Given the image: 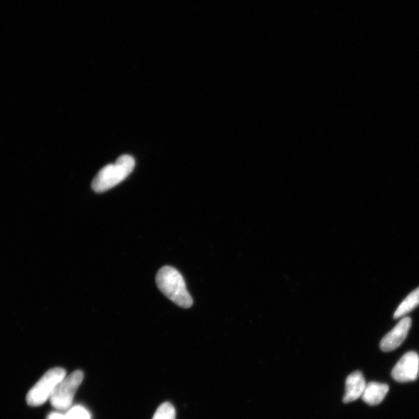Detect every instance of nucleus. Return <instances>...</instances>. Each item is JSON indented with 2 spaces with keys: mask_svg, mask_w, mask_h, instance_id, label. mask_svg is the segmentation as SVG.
<instances>
[{
  "mask_svg": "<svg viewBox=\"0 0 419 419\" xmlns=\"http://www.w3.org/2000/svg\"><path fill=\"white\" fill-rule=\"evenodd\" d=\"M419 371V357L415 352L405 354L393 369L392 378L398 382L414 381Z\"/></svg>",
  "mask_w": 419,
  "mask_h": 419,
  "instance_id": "5",
  "label": "nucleus"
},
{
  "mask_svg": "<svg viewBox=\"0 0 419 419\" xmlns=\"http://www.w3.org/2000/svg\"><path fill=\"white\" fill-rule=\"evenodd\" d=\"M389 391V386L386 383L370 382L366 383L362 399L366 404L377 405L382 403Z\"/></svg>",
  "mask_w": 419,
  "mask_h": 419,
  "instance_id": "8",
  "label": "nucleus"
},
{
  "mask_svg": "<svg viewBox=\"0 0 419 419\" xmlns=\"http://www.w3.org/2000/svg\"><path fill=\"white\" fill-rule=\"evenodd\" d=\"M366 386V383L361 372L356 371L350 374L346 382V394L344 403H350L362 397Z\"/></svg>",
  "mask_w": 419,
  "mask_h": 419,
  "instance_id": "7",
  "label": "nucleus"
},
{
  "mask_svg": "<svg viewBox=\"0 0 419 419\" xmlns=\"http://www.w3.org/2000/svg\"><path fill=\"white\" fill-rule=\"evenodd\" d=\"M48 419H65V415L60 413H51L49 415Z\"/></svg>",
  "mask_w": 419,
  "mask_h": 419,
  "instance_id": "12",
  "label": "nucleus"
},
{
  "mask_svg": "<svg viewBox=\"0 0 419 419\" xmlns=\"http://www.w3.org/2000/svg\"><path fill=\"white\" fill-rule=\"evenodd\" d=\"M135 166L134 159L129 155L120 157L113 164L102 168L93 179L92 187L97 193L105 192L121 184Z\"/></svg>",
  "mask_w": 419,
  "mask_h": 419,
  "instance_id": "2",
  "label": "nucleus"
},
{
  "mask_svg": "<svg viewBox=\"0 0 419 419\" xmlns=\"http://www.w3.org/2000/svg\"><path fill=\"white\" fill-rule=\"evenodd\" d=\"M65 419H90V413L82 406H75L65 415Z\"/></svg>",
  "mask_w": 419,
  "mask_h": 419,
  "instance_id": "11",
  "label": "nucleus"
},
{
  "mask_svg": "<svg viewBox=\"0 0 419 419\" xmlns=\"http://www.w3.org/2000/svg\"><path fill=\"white\" fill-rule=\"evenodd\" d=\"M152 419H176V410L170 403L162 404Z\"/></svg>",
  "mask_w": 419,
  "mask_h": 419,
  "instance_id": "10",
  "label": "nucleus"
},
{
  "mask_svg": "<svg viewBox=\"0 0 419 419\" xmlns=\"http://www.w3.org/2000/svg\"><path fill=\"white\" fill-rule=\"evenodd\" d=\"M419 305V287L410 294L401 303L395 312L394 318L399 319L411 312Z\"/></svg>",
  "mask_w": 419,
  "mask_h": 419,
  "instance_id": "9",
  "label": "nucleus"
},
{
  "mask_svg": "<svg viewBox=\"0 0 419 419\" xmlns=\"http://www.w3.org/2000/svg\"><path fill=\"white\" fill-rule=\"evenodd\" d=\"M412 319L407 317L401 320L397 326L384 336L381 341V349L383 352H391L398 348L406 339Z\"/></svg>",
  "mask_w": 419,
  "mask_h": 419,
  "instance_id": "6",
  "label": "nucleus"
},
{
  "mask_svg": "<svg viewBox=\"0 0 419 419\" xmlns=\"http://www.w3.org/2000/svg\"><path fill=\"white\" fill-rule=\"evenodd\" d=\"M65 371L58 367L48 371L28 393V404L33 407L44 404L53 395L58 384L65 378Z\"/></svg>",
  "mask_w": 419,
  "mask_h": 419,
  "instance_id": "3",
  "label": "nucleus"
},
{
  "mask_svg": "<svg viewBox=\"0 0 419 419\" xmlns=\"http://www.w3.org/2000/svg\"><path fill=\"white\" fill-rule=\"evenodd\" d=\"M84 375L80 371H76L68 377L65 378L56 388L51 396V404L58 410H67L73 404V398L77 390L83 381Z\"/></svg>",
  "mask_w": 419,
  "mask_h": 419,
  "instance_id": "4",
  "label": "nucleus"
},
{
  "mask_svg": "<svg viewBox=\"0 0 419 419\" xmlns=\"http://www.w3.org/2000/svg\"><path fill=\"white\" fill-rule=\"evenodd\" d=\"M157 284L159 289L173 302L184 309H189L193 301L187 292L185 280L177 270L171 267L160 269L157 276Z\"/></svg>",
  "mask_w": 419,
  "mask_h": 419,
  "instance_id": "1",
  "label": "nucleus"
}]
</instances>
